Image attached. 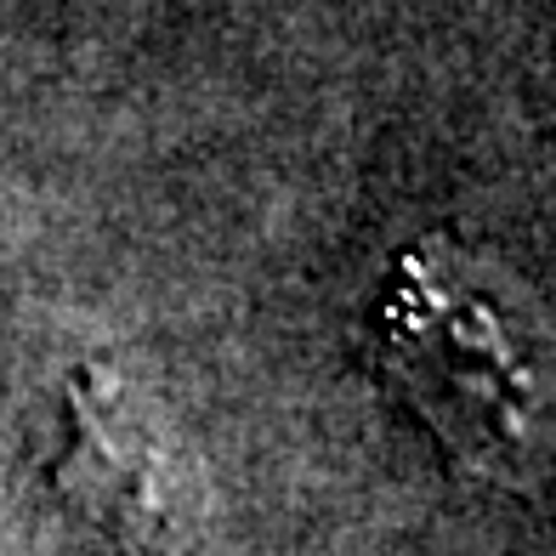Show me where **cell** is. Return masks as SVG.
Segmentation results:
<instances>
[{
	"label": "cell",
	"mask_w": 556,
	"mask_h": 556,
	"mask_svg": "<svg viewBox=\"0 0 556 556\" xmlns=\"http://www.w3.org/2000/svg\"><path fill=\"white\" fill-rule=\"evenodd\" d=\"M381 358L415 415L477 477L528 483L545 448V387L522 307L460 250H415L381 307Z\"/></svg>",
	"instance_id": "1"
},
{
	"label": "cell",
	"mask_w": 556,
	"mask_h": 556,
	"mask_svg": "<svg viewBox=\"0 0 556 556\" xmlns=\"http://www.w3.org/2000/svg\"><path fill=\"white\" fill-rule=\"evenodd\" d=\"M52 483L125 556H199V483L182 443L142 409L119 375L80 364L63 392Z\"/></svg>",
	"instance_id": "2"
}]
</instances>
